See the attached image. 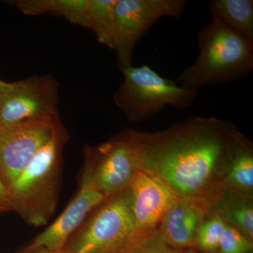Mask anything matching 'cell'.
<instances>
[{
	"label": "cell",
	"mask_w": 253,
	"mask_h": 253,
	"mask_svg": "<svg viewBox=\"0 0 253 253\" xmlns=\"http://www.w3.org/2000/svg\"><path fill=\"white\" fill-rule=\"evenodd\" d=\"M209 213V206L203 201L178 199L161 221L158 234L172 249H192Z\"/></svg>",
	"instance_id": "obj_12"
},
{
	"label": "cell",
	"mask_w": 253,
	"mask_h": 253,
	"mask_svg": "<svg viewBox=\"0 0 253 253\" xmlns=\"http://www.w3.org/2000/svg\"><path fill=\"white\" fill-rule=\"evenodd\" d=\"M89 1V0H18L13 1V4L26 15H56L72 24L85 28Z\"/></svg>",
	"instance_id": "obj_15"
},
{
	"label": "cell",
	"mask_w": 253,
	"mask_h": 253,
	"mask_svg": "<svg viewBox=\"0 0 253 253\" xmlns=\"http://www.w3.org/2000/svg\"><path fill=\"white\" fill-rule=\"evenodd\" d=\"M59 88L58 82L49 76L5 83L0 102V124L59 115Z\"/></svg>",
	"instance_id": "obj_9"
},
{
	"label": "cell",
	"mask_w": 253,
	"mask_h": 253,
	"mask_svg": "<svg viewBox=\"0 0 253 253\" xmlns=\"http://www.w3.org/2000/svg\"><path fill=\"white\" fill-rule=\"evenodd\" d=\"M117 0H89L86 9L85 28L94 32L101 44L115 50Z\"/></svg>",
	"instance_id": "obj_17"
},
{
	"label": "cell",
	"mask_w": 253,
	"mask_h": 253,
	"mask_svg": "<svg viewBox=\"0 0 253 253\" xmlns=\"http://www.w3.org/2000/svg\"><path fill=\"white\" fill-rule=\"evenodd\" d=\"M236 129L229 121L196 116L163 131L135 130L141 169L162 181L178 199L209 206L224 188Z\"/></svg>",
	"instance_id": "obj_1"
},
{
	"label": "cell",
	"mask_w": 253,
	"mask_h": 253,
	"mask_svg": "<svg viewBox=\"0 0 253 253\" xmlns=\"http://www.w3.org/2000/svg\"><path fill=\"white\" fill-rule=\"evenodd\" d=\"M129 189L136 229L142 236L152 234L178 198L162 181L142 169Z\"/></svg>",
	"instance_id": "obj_11"
},
{
	"label": "cell",
	"mask_w": 253,
	"mask_h": 253,
	"mask_svg": "<svg viewBox=\"0 0 253 253\" xmlns=\"http://www.w3.org/2000/svg\"><path fill=\"white\" fill-rule=\"evenodd\" d=\"M121 71L124 81L113 95V101L131 123L146 121L166 106L186 109L198 94V89L181 87L147 65L131 66Z\"/></svg>",
	"instance_id": "obj_5"
},
{
	"label": "cell",
	"mask_w": 253,
	"mask_h": 253,
	"mask_svg": "<svg viewBox=\"0 0 253 253\" xmlns=\"http://www.w3.org/2000/svg\"><path fill=\"white\" fill-rule=\"evenodd\" d=\"M106 199L90 181L81 176L79 189L63 212L18 253H61L73 233Z\"/></svg>",
	"instance_id": "obj_10"
},
{
	"label": "cell",
	"mask_w": 253,
	"mask_h": 253,
	"mask_svg": "<svg viewBox=\"0 0 253 253\" xmlns=\"http://www.w3.org/2000/svg\"><path fill=\"white\" fill-rule=\"evenodd\" d=\"M186 0H117L116 50L120 71L132 66V55L139 40L160 18H180Z\"/></svg>",
	"instance_id": "obj_7"
},
{
	"label": "cell",
	"mask_w": 253,
	"mask_h": 253,
	"mask_svg": "<svg viewBox=\"0 0 253 253\" xmlns=\"http://www.w3.org/2000/svg\"><path fill=\"white\" fill-rule=\"evenodd\" d=\"M226 224L253 241V197L224 187L209 206Z\"/></svg>",
	"instance_id": "obj_13"
},
{
	"label": "cell",
	"mask_w": 253,
	"mask_h": 253,
	"mask_svg": "<svg viewBox=\"0 0 253 253\" xmlns=\"http://www.w3.org/2000/svg\"><path fill=\"white\" fill-rule=\"evenodd\" d=\"M253 242L235 228L225 224L219 240L217 253H248L253 251Z\"/></svg>",
	"instance_id": "obj_19"
},
{
	"label": "cell",
	"mask_w": 253,
	"mask_h": 253,
	"mask_svg": "<svg viewBox=\"0 0 253 253\" xmlns=\"http://www.w3.org/2000/svg\"><path fill=\"white\" fill-rule=\"evenodd\" d=\"M223 185L253 197V145L238 129L233 139Z\"/></svg>",
	"instance_id": "obj_14"
},
{
	"label": "cell",
	"mask_w": 253,
	"mask_h": 253,
	"mask_svg": "<svg viewBox=\"0 0 253 253\" xmlns=\"http://www.w3.org/2000/svg\"><path fill=\"white\" fill-rule=\"evenodd\" d=\"M13 212L12 205L6 188L0 180V214Z\"/></svg>",
	"instance_id": "obj_21"
},
{
	"label": "cell",
	"mask_w": 253,
	"mask_h": 253,
	"mask_svg": "<svg viewBox=\"0 0 253 253\" xmlns=\"http://www.w3.org/2000/svg\"><path fill=\"white\" fill-rule=\"evenodd\" d=\"M61 124L59 115L0 124V180L6 191Z\"/></svg>",
	"instance_id": "obj_8"
},
{
	"label": "cell",
	"mask_w": 253,
	"mask_h": 253,
	"mask_svg": "<svg viewBox=\"0 0 253 253\" xmlns=\"http://www.w3.org/2000/svg\"><path fill=\"white\" fill-rule=\"evenodd\" d=\"M62 123L7 189L13 212L29 225H46L57 205L63 149L69 139Z\"/></svg>",
	"instance_id": "obj_2"
},
{
	"label": "cell",
	"mask_w": 253,
	"mask_h": 253,
	"mask_svg": "<svg viewBox=\"0 0 253 253\" xmlns=\"http://www.w3.org/2000/svg\"><path fill=\"white\" fill-rule=\"evenodd\" d=\"M197 253L196 252V251H194V249H189L187 251H186V252L184 253Z\"/></svg>",
	"instance_id": "obj_23"
},
{
	"label": "cell",
	"mask_w": 253,
	"mask_h": 253,
	"mask_svg": "<svg viewBox=\"0 0 253 253\" xmlns=\"http://www.w3.org/2000/svg\"><path fill=\"white\" fill-rule=\"evenodd\" d=\"M140 169V146L134 129H124L98 146H84L81 176L107 199L129 189Z\"/></svg>",
	"instance_id": "obj_6"
},
{
	"label": "cell",
	"mask_w": 253,
	"mask_h": 253,
	"mask_svg": "<svg viewBox=\"0 0 253 253\" xmlns=\"http://www.w3.org/2000/svg\"><path fill=\"white\" fill-rule=\"evenodd\" d=\"M199 54L174 83L186 89L229 83L253 70V42L212 18L197 36Z\"/></svg>",
	"instance_id": "obj_3"
},
{
	"label": "cell",
	"mask_w": 253,
	"mask_h": 253,
	"mask_svg": "<svg viewBox=\"0 0 253 253\" xmlns=\"http://www.w3.org/2000/svg\"><path fill=\"white\" fill-rule=\"evenodd\" d=\"M5 82L0 81V102H1V94H2L3 86L4 85Z\"/></svg>",
	"instance_id": "obj_22"
},
{
	"label": "cell",
	"mask_w": 253,
	"mask_h": 253,
	"mask_svg": "<svg viewBox=\"0 0 253 253\" xmlns=\"http://www.w3.org/2000/svg\"><path fill=\"white\" fill-rule=\"evenodd\" d=\"M248 253H253V251H250V252H249Z\"/></svg>",
	"instance_id": "obj_24"
},
{
	"label": "cell",
	"mask_w": 253,
	"mask_h": 253,
	"mask_svg": "<svg viewBox=\"0 0 253 253\" xmlns=\"http://www.w3.org/2000/svg\"><path fill=\"white\" fill-rule=\"evenodd\" d=\"M128 253H181L163 241L156 231L144 236Z\"/></svg>",
	"instance_id": "obj_20"
},
{
	"label": "cell",
	"mask_w": 253,
	"mask_h": 253,
	"mask_svg": "<svg viewBox=\"0 0 253 253\" xmlns=\"http://www.w3.org/2000/svg\"><path fill=\"white\" fill-rule=\"evenodd\" d=\"M144 236L136 229L127 189L95 208L61 253H128Z\"/></svg>",
	"instance_id": "obj_4"
},
{
	"label": "cell",
	"mask_w": 253,
	"mask_h": 253,
	"mask_svg": "<svg viewBox=\"0 0 253 253\" xmlns=\"http://www.w3.org/2000/svg\"><path fill=\"white\" fill-rule=\"evenodd\" d=\"M208 9L212 18L253 42V0H212Z\"/></svg>",
	"instance_id": "obj_16"
},
{
	"label": "cell",
	"mask_w": 253,
	"mask_h": 253,
	"mask_svg": "<svg viewBox=\"0 0 253 253\" xmlns=\"http://www.w3.org/2000/svg\"><path fill=\"white\" fill-rule=\"evenodd\" d=\"M225 224L217 214L210 212L198 232L195 247L205 253H217Z\"/></svg>",
	"instance_id": "obj_18"
}]
</instances>
